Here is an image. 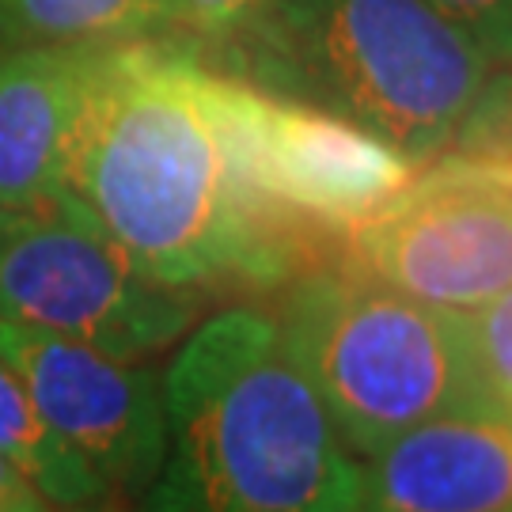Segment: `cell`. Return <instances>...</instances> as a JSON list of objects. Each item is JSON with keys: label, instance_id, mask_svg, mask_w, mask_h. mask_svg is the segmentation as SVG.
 <instances>
[{"label": "cell", "instance_id": "cell-17", "mask_svg": "<svg viewBox=\"0 0 512 512\" xmlns=\"http://www.w3.org/2000/svg\"><path fill=\"white\" fill-rule=\"evenodd\" d=\"M0 512H57L38 494L27 478L19 475L8 459H0Z\"/></svg>", "mask_w": 512, "mask_h": 512}, {"label": "cell", "instance_id": "cell-16", "mask_svg": "<svg viewBox=\"0 0 512 512\" xmlns=\"http://www.w3.org/2000/svg\"><path fill=\"white\" fill-rule=\"evenodd\" d=\"M444 16L471 31L490 61H512V0H433Z\"/></svg>", "mask_w": 512, "mask_h": 512}, {"label": "cell", "instance_id": "cell-5", "mask_svg": "<svg viewBox=\"0 0 512 512\" xmlns=\"http://www.w3.org/2000/svg\"><path fill=\"white\" fill-rule=\"evenodd\" d=\"M198 315L202 293L141 274L65 186L0 209V319L122 361H152L183 342Z\"/></svg>", "mask_w": 512, "mask_h": 512}, {"label": "cell", "instance_id": "cell-4", "mask_svg": "<svg viewBox=\"0 0 512 512\" xmlns=\"http://www.w3.org/2000/svg\"><path fill=\"white\" fill-rule=\"evenodd\" d=\"M277 334L353 456L421 421L490 406L456 311L380 285L349 262L308 266L281 285Z\"/></svg>", "mask_w": 512, "mask_h": 512}, {"label": "cell", "instance_id": "cell-18", "mask_svg": "<svg viewBox=\"0 0 512 512\" xmlns=\"http://www.w3.org/2000/svg\"><path fill=\"white\" fill-rule=\"evenodd\" d=\"M88 512H92V509H88Z\"/></svg>", "mask_w": 512, "mask_h": 512}, {"label": "cell", "instance_id": "cell-13", "mask_svg": "<svg viewBox=\"0 0 512 512\" xmlns=\"http://www.w3.org/2000/svg\"><path fill=\"white\" fill-rule=\"evenodd\" d=\"M456 315L486 399L512 418V289Z\"/></svg>", "mask_w": 512, "mask_h": 512}, {"label": "cell", "instance_id": "cell-3", "mask_svg": "<svg viewBox=\"0 0 512 512\" xmlns=\"http://www.w3.org/2000/svg\"><path fill=\"white\" fill-rule=\"evenodd\" d=\"M251 73L274 95L334 110L414 167L448 152L490 57L433 0H281Z\"/></svg>", "mask_w": 512, "mask_h": 512}, {"label": "cell", "instance_id": "cell-6", "mask_svg": "<svg viewBox=\"0 0 512 512\" xmlns=\"http://www.w3.org/2000/svg\"><path fill=\"white\" fill-rule=\"evenodd\" d=\"M338 243L342 262L387 289L471 311L512 289V179L486 160L448 156Z\"/></svg>", "mask_w": 512, "mask_h": 512}, {"label": "cell", "instance_id": "cell-15", "mask_svg": "<svg viewBox=\"0 0 512 512\" xmlns=\"http://www.w3.org/2000/svg\"><path fill=\"white\" fill-rule=\"evenodd\" d=\"M270 0H156L160 27H183L194 35L220 38L247 27L266 12Z\"/></svg>", "mask_w": 512, "mask_h": 512}, {"label": "cell", "instance_id": "cell-10", "mask_svg": "<svg viewBox=\"0 0 512 512\" xmlns=\"http://www.w3.org/2000/svg\"><path fill=\"white\" fill-rule=\"evenodd\" d=\"M92 54L0 46V209L61 190Z\"/></svg>", "mask_w": 512, "mask_h": 512}, {"label": "cell", "instance_id": "cell-8", "mask_svg": "<svg viewBox=\"0 0 512 512\" xmlns=\"http://www.w3.org/2000/svg\"><path fill=\"white\" fill-rule=\"evenodd\" d=\"M0 361L110 494L145 501L167 448L164 372L0 319Z\"/></svg>", "mask_w": 512, "mask_h": 512}, {"label": "cell", "instance_id": "cell-14", "mask_svg": "<svg viewBox=\"0 0 512 512\" xmlns=\"http://www.w3.org/2000/svg\"><path fill=\"white\" fill-rule=\"evenodd\" d=\"M448 148H452V156L486 160V164L501 167L512 179V61L501 65L494 76H486L482 92L463 114Z\"/></svg>", "mask_w": 512, "mask_h": 512}, {"label": "cell", "instance_id": "cell-12", "mask_svg": "<svg viewBox=\"0 0 512 512\" xmlns=\"http://www.w3.org/2000/svg\"><path fill=\"white\" fill-rule=\"evenodd\" d=\"M160 27L156 0H0V46L103 50Z\"/></svg>", "mask_w": 512, "mask_h": 512}, {"label": "cell", "instance_id": "cell-1", "mask_svg": "<svg viewBox=\"0 0 512 512\" xmlns=\"http://www.w3.org/2000/svg\"><path fill=\"white\" fill-rule=\"evenodd\" d=\"M61 186L141 274L190 293L281 289L327 232L243 186L202 61L133 42L92 54Z\"/></svg>", "mask_w": 512, "mask_h": 512}, {"label": "cell", "instance_id": "cell-7", "mask_svg": "<svg viewBox=\"0 0 512 512\" xmlns=\"http://www.w3.org/2000/svg\"><path fill=\"white\" fill-rule=\"evenodd\" d=\"M205 92L243 186L258 202L334 236L391 202L418 171L403 152L334 110L213 69H205Z\"/></svg>", "mask_w": 512, "mask_h": 512}, {"label": "cell", "instance_id": "cell-11", "mask_svg": "<svg viewBox=\"0 0 512 512\" xmlns=\"http://www.w3.org/2000/svg\"><path fill=\"white\" fill-rule=\"evenodd\" d=\"M0 459H8L54 509L88 512L114 497L107 482L46 425L23 380L4 361H0Z\"/></svg>", "mask_w": 512, "mask_h": 512}, {"label": "cell", "instance_id": "cell-9", "mask_svg": "<svg viewBox=\"0 0 512 512\" xmlns=\"http://www.w3.org/2000/svg\"><path fill=\"white\" fill-rule=\"evenodd\" d=\"M357 512H512V418L471 406L406 429L365 459Z\"/></svg>", "mask_w": 512, "mask_h": 512}, {"label": "cell", "instance_id": "cell-2", "mask_svg": "<svg viewBox=\"0 0 512 512\" xmlns=\"http://www.w3.org/2000/svg\"><path fill=\"white\" fill-rule=\"evenodd\" d=\"M167 448L145 512H357L361 463L274 315L228 308L164 372Z\"/></svg>", "mask_w": 512, "mask_h": 512}]
</instances>
